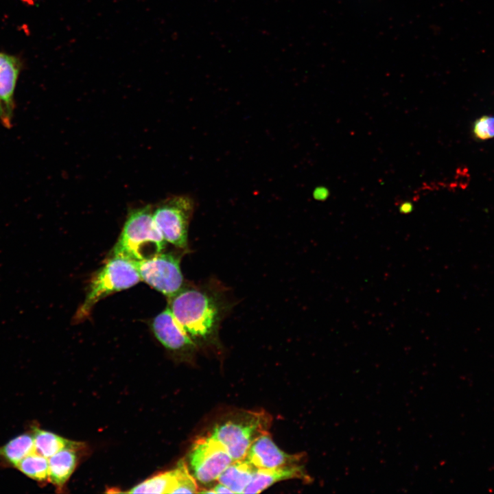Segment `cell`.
I'll list each match as a JSON object with an SVG mask.
<instances>
[{
    "label": "cell",
    "instance_id": "5bb4252c",
    "mask_svg": "<svg viewBox=\"0 0 494 494\" xmlns=\"http://www.w3.org/2000/svg\"><path fill=\"white\" fill-rule=\"evenodd\" d=\"M35 452L32 433H24L9 440L0 447V459L6 464L15 467L27 456Z\"/></svg>",
    "mask_w": 494,
    "mask_h": 494
},
{
    "label": "cell",
    "instance_id": "7c38bea8",
    "mask_svg": "<svg viewBox=\"0 0 494 494\" xmlns=\"http://www.w3.org/2000/svg\"><path fill=\"white\" fill-rule=\"evenodd\" d=\"M257 469L245 458L233 460L220 474L217 481L227 486L233 493H243Z\"/></svg>",
    "mask_w": 494,
    "mask_h": 494
},
{
    "label": "cell",
    "instance_id": "44dd1931",
    "mask_svg": "<svg viewBox=\"0 0 494 494\" xmlns=\"http://www.w3.org/2000/svg\"><path fill=\"white\" fill-rule=\"evenodd\" d=\"M329 196V191L325 187L316 188L314 192V196L318 200H325Z\"/></svg>",
    "mask_w": 494,
    "mask_h": 494
},
{
    "label": "cell",
    "instance_id": "9c48e42d",
    "mask_svg": "<svg viewBox=\"0 0 494 494\" xmlns=\"http://www.w3.org/2000/svg\"><path fill=\"white\" fill-rule=\"evenodd\" d=\"M151 325L155 337L166 349L175 352H190L194 349V342L169 307L158 314Z\"/></svg>",
    "mask_w": 494,
    "mask_h": 494
},
{
    "label": "cell",
    "instance_id": "8992f818",
    "mask_svg": "<svg viewBox=\"0 0 494 494\" xmlns=\"http://www.w3.org/2000/svg\"><path fill=\"white\" fill-rule=\"evenodd\" d=\"M181 257L176 252H161L148 259L131 262L141 280L169 298L185 285L180 266Z\"/></svg>",
    "mask_w": 494,
    "mask_h": 494
},
{
    "label": "cell",
    "instance_id": "7402d4cb",
    "mask_svg": "<svg viewBox=\"0 0 494 494\" xmlns=\"http://www.w3.org/2000/svg\"><path fill=\"white\" fill-rule=\"evenodd\" d=\"M11 120L12 119L8 117L5 108L0 100V121L4 126L9 128L11 126Z\"/></svg>",
    "mask_w": 494,
    "mask_h": 494
},
{
    "label": "cell",
    "instance_id": "e0dca14e",
    "mask_svg": "<svg viewBox=\"0 0 494 494\" xmlns=\"http://www.w3.org/2000/svg\"><path fill=\"white\" fill-rule=\"evenodd\" d=\"M24 475L38 482L49 480V460L34 452L21 460L16 466Z\"/></svg>",
    "mask_w": 494,
    "mask_h": 494
},
{
    "label": "cell",
    "instance_id": "ba28073f",
    "mask_svg": "<svg viewBox=\"0 0 494 494\" xmlns=\"http://www.w3.org/2000/svg\"><path fill=\"white\" fill-rule=\"evenodd\" d=\"M303 457L282 451L266 432L252 443L244 458L257 469H275L299 464Z\"/></svg>",
    "mask_w": 494,
    "mask_h": 494
},
{
    "label": "cell",
    "instance_id": "277c9868",
    "mask_svg": "<svg viewBox=\"0 0 494 494\" xmlns=\"http://www.w3.org/2000/svg\"><path fill=\"white\" fill-rule=\"evenodd\" d=\"M140 280V276L130 261L113 257L91 279L75 318L78 320L86 318L99 301L113 292L132 287Z\"/></svg>",
    "mask_w": 494,
    "mask_h": 494
},
{
    "label": "cell",
    "instance_id": "ffe728a7",
    "mask_svg": "<svg viewBox=\"0 0 494 494\" xmlns=\"http://www.w3.org/2000/svg\"><path fill=\"white\" fill-rule=\"evenodd\" d=\"M200 493H233L231 490H230L227 486H226L224 484L220 483L216 484L215 486H213L211 490H207V491H201Z\"/></svg>",
    "mask_w": 494,
    "mask_h": 494
},
{
    "label": "cell",
    "instance_id": "ac0fdd59",
    "mask_svg": "<svg viewBox=\"0 0 494 494\" xmlns=\"http://www.w3.org/2000/svg\"><path fill=\"white\" fill-rule=\"evenodd\" d=\"M174 485L170 493H196L198 492L196 480L189 471L185 461L180 460L176 467Z\"/></svg>",
    "mask_w": 494,
    "mask_h": 494
},
{
    "label": "cell",
    "instance_id": "7a4b0ae2",
    "mask_svg": "<svg viewBox=\"0 0 494 494\" xmlns=\"http://www.w3.org/2000/svg\"><path fill=\"white\" fill-rule=\"evenodd\" d=\"M152 213L151 205L130 210L113 249V257L137 261L163 252L166 241L156 227Z\"/></svg>",
    "mask_w": 494,
    "mask_h": 494
},
{
    "label": "cell",
    "instance_id": "2e32d148",
    "mask_svg": "<svg viewBox=\"0 0 494 494\" xmlns=\"http://www.w3.org/2000/svg\"><path fill=\"white\" fill-rule=\"evenodd\" d=\"M176 479L175 469L158 473L132 487L129 493H170Z\"/></svg>",
    "mask_w": 494,
    "mask_h": 494
},
{
    "label": "cell",
    "instance_id": "d6986e66",
    "mask_svg": "<svg viewBox=\"0 0 494 494\" xmlns=\"http://www.w3.org/2000/svg\"><path fill=\"white\" fill-rule=\"evenodd\" d=\"M472 135L479 141L493 138L494 115H483L477 119L472 125Z\"/></svg>",
    "mask_w": 494,
    "mask_h": 494
},
{
    "label": "cell",
    "instance_id": "4fadbf2b",
    "mask_svg": "<svg viewBox=\"0 0 494 494\" xmlns=\"http://www.w3.org/2000/svg\"><path fill=\"white\" fill-rule=\"evenodd\" d=\"M77 462L75 449L64 448L49 458V480L61 489L72 474Z\"/></svg>",
    "mask_w": 494,
    "mask_h": 494
},
{
    "label": "cell",
    "instance_id": "9a60e30c",
    "mask_svg": "<svg viewBox=\"0 0 494 494\" xmlns=\"http://www.w3.org/2000/svg\"><path fill=\"white\" fill-rule=\"evenodd\" d=\"M35 452L49 458L64 448L77 449L81 443L69 440L54 433L34 427Z\"/></svg>",
    "mask_w": 494,
    "mask_h": 494
},
{
    "label": "cell",
    "instance_id": "5b68a950",
    "mask_svg": "<svg viewBox=\"0 0 494 494\" xmlns=\"http://www.w3.org/2000/svg\"><path fill=\"white\" fill-rule=\"evenodd\" d=\"M195 201L189 195L170 196L153 209V219L166 242L178 248H188V229L195 209Z\"/></svg>",
    "mask_w": 494,
    "mask_h": 494
},
{
    "label": "cell",
    "instance_id": "8fae6325",
    "mask_svg": "<svg viewBox=\"0 0 494 494\" xmlns=\"http://www.w3.org/2000/svg\"><path fill=\"white\" fill-rule=\"evenodd\" d=\"M21 69V60L15 56L0 52V100L12 119L14 110V90Z\"/></svg>",
    "mask_w": 494,
    "mask_h": 494
},
{
    "label": "cell",
    "instance_id": "6da1fadb",
    "mask_svg": "<svg viewBox=\"0 0 494 494\" xmlns=\"http://www.w3.org/2000/svg\"><path fill=\"white\" fill-rule=\"evenodd\" d=\"M169 308L193 342H217L220 325L235 305L229 290L216 279L185 285L169 298Z\"/></svg>",
    "mask_w": 494,
    "mask_h": 494
},
{
    "label": "cell",
    "instance_id": "30bf717a",
    "mask_svg": "<svg viewBox=\"0 0 494 494\" xmlns=\"http://www.w3.org/2000/svg\"><path fill=\"white\" fill-rule=\"evenodd\" d=\"M294 478L308 480L309 477L304 467L299 464L275 469H257L243 493H259L276 482Z\"/></svg>",
    "mask_w": 494,
    "mask_h": 494
},
{
    "label": "cell",
    "instance_id": "603a6c76",
    "mask_svg": "<svg viewBox=\"0 0 494 494\" xmlns=\"http://www.w3.org/2000/svg\"><path fill=\"white\" fill-rule=\"evenodd\" d=\"M399 210L402 214L410 213L413 210V204L409 201L403 202L399 205Z\"/></svg>",
    "mask_w": 494,
    "mask_h": 494
},
{
    "label": "cell",
    "instance_id": "52a82bcc",
    "mask_svg": "<svg viewBox=\"0 0 494 494\" xmlns=\"http://www.w3.org/2000/svg\"><path fill=\"white\" fill-rule=\"evenodd\" d=\"M193 477L202 484L217 480L233 460L226 449L210 435L197 439L189 455Z\"/></svg>",
    "mask_w": 494,
    "mask_h": 494
},
{
    "label": "cell",
    "instance_id": "3957f363",
    "mask_svg": "<svg viewBox=\"0 0 494 494\" xmlns=\"http://www.w3.org/2000/svg\"><path fill=\"white\" fill-rule=\"evenodd\" d=\"M270 417L264 412H243L217 424L210 436L220 442L233 460L244 459L252 443L268 432Z\"/></svg>",
    "mask_w": 494,
    "mask_h": 494
}]
</instances>
